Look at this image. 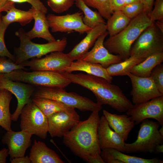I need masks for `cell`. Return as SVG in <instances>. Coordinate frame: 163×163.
I'll return each mask as SVG.
<instances>
[{
	"label": "cell",
	"instance_id": "4fadbf2b",
	"mask_svg": "<svg viewBox=\"0 0 163 163\" xmlns=\"http://www.w3.org/2000/svg\"><path fill=\"white\" fill-rule=\"evenodd\" d=\"M35 86L28 84L13 81L5 77L0 80V90L5 89L14 95L18 102L15 111L11 115L12 121H17L24 107L31 101Z\"/></svg>",
	"mask_w": 163,
	"mask_h": 163
},
{
	"label": "cell",
	"instance_id": "5b68a950",
	"mask_svg": "<svg viewBox=\"0 0 163 163\" xmlns=\"http://www.w3.org/2000/svg\"><path fill=\"white\" fill-rule=\"evenodd\" d=\"M4 75L12 81L37 87L64 88L71 83L62 73L50 71L27 72L19 69Z\"/></svg>",
	"mask_w": 163,
	"mask_h": 163
},
{
	"label": "cell",
	"instance_id": "484cf974",
	"mask_svg": "<svg viewBox=\"0 0 163 163\" xmlns=\"http://www.w3.org/2000/svg\"><path fill=\"white\" fill-rule=\"evenodd\" d=\"M163 62V52L152 55L136 65L130 72L136 76L147 77L150 76L152 70Z\"/></svg>",
	"mask_w": 163,
	"mask_h": 163
},
{
	"label": "cell",
	"instance_id": "7dc6e473",
	"mask_svg": "<svg viewBox=\"0 0 163 163\" xmlns=\"http://www.w3.org/2000/svg\"><path fill=\"white\" fill-rule=\"evenodd\" d=\"M163 126H162V127L160 129H159V132L160 133L162 136H163Z\"/></svg>",
	"mask_w": 163,
	"mask_h": 163
},
{
	"label": "cell",
	"instance_id": "30bf717a",
	"mask_svg": "<svg viewBox=\"0 0 163 163\" xmlns=\"http://www.w3.org/2000/svg\"><path fill=\"white\" fill-rule=\"evenodd\" d=\"M74 61L68 53L54 52L40 58H33L21 64L32 71H47L62 73Z\"/></svg>",
	"mask_w": 163,
	"mask_h": 163
},
{
	"label": "cell",
	"instance_id": "1f68e13d",
	"mask_svg": "<svg viewBox=\"0 0 163 163\" xmlns=\"http://www.w3.org/2000/svg\"><path fill=\"white\" fill-rule=\"evenodd\" d=\"M89 7L96 9L105 19L107 20L113 14L110 0H82Z\"/></svg>",
	"mask_w": 163,
	"mask_h": 163
},
{
	"label": "cell",
	"instance_id": "5bb4252c",
	"mask_svg": "<svg viewBox=\"0 0 163 163\" xmlns=\"http://www.w3.org/2000/svg\"><path fill=\"white\" fill-rule=\"evenodd\" d=\"M127 76L131 83L132 89L130 95L133 104L144 102L163 95L157 88L151 77H140L130 72Z\"/></svg>",
	"mask_w": 163,
	"mask_h": 163
},
{
	"label": "cell",
	"instance_id": "ac0fdd59",
	"mask_svg": "<svg viewBox=\"0 0 163 163\" xmlns=\"http://www.w3.org/2000/svg\"><path fill=\"white\" fill-rule=\"evenodd\" d=\"M97 134L101 150L113 149L125 152V141L111 128L104 115L100 118Z\"/></svg>",
	"mask_w": 163,
	"mask_h": 163
},
{
	"label": "cell",
	"instance_id": "d4e9b609",
	"mask_svg": "<svg viewBox=\"0 0 163 163\" xmlns=\"http://www.w3.org/2000/svg\"><path fill=\"white\" fill-rule=\"evenodd\" d=\"M32 101L48 118L51 115L60 112H72L75 109L55 100L33 97Z\"/></svg>",
	"mask_w": 163,
	"mask_h": 163
},
{
	"label": "cell",
	"instance_id": "7a4b0ae2",
	"mask_svg": "<svg viewBox=\"0 0 163 163\" xmlns=\"http://www.w3.org/2000/svg\"><path fill=\"white\" fill-rule=\"evenodd\" d=\"M62 73L71 83L91 91L100 105H108L120 112H126L133 105L119 86L111 84L104 78L87 74L66 72Z\"/></svg>",
	"mask_w": 163,
	"mask_h": 163
},
{
	"label": "cell",
	"instance_id": "44dd1931",
	"mask_svg": "<svg viewBox=\"0 0 163 163\" xmlns=\"http://www.w3.org/2000/svg\"><path fill=\"white\" fill-rule=\"evenodd\" d=\"M31 163H63L53 150L43 142L34 140L29 156Z\"/></svg>",
	"mask_w": 163,
	"mask_h": 163
},
{
	"label": "cell",
	"instance_id": "9c48e42d",
	"mask_svg": "<svg viewBox=\"0 0 163 163\" xmlns=\"http://www.w3.org/2000/svg\"><path fill=\"white\" fill-rule=\"evenodd\" d=\"M20 116L21 130L42 139L47 137V118L32 100L24 107Z\"/></svg>",
	"mask_w": 163,
	"mask_h": 163
},
{
	"label": "cell",
	"instance_id": "c3c4849f",
	"mask_svg": "<svg viewBox=\"0 0 163 163\" xmlns=\"http://www.w3.org/2000/svg\"><path fill=\"white\" fill-rule=\"evenodd\" d=\"M3 75H4V74L0 73V80L2 77L3 76Z\"/></svg>",
	"mask_w": 163,
	"mask_h": 163
},
{
	"label": "cell",
	"instance_id": "74e56055",
	"mask_svg": "<svg viewBox=\"0 0 163 163\" xmlns=\"http://www.w3.org/2000/svg\"><path fill=\"white\" fill-rule=\"evenodd\" d=\"M149 17L151 21H163V0H155Z\"/></svg>",
	"mask_w": 163,
	"mask_h": 163
},
{
	"label": "cell",
	"instance_id": "cb8c5ba5",
	"mask_svg": "<svg viewBox=\"0 0 163 163\" xmlns=\"http://www.w3.org/2000/svg\"><path fill=\"white\" fill-rule=\"evenodd\" d=\"M34 11L35 9L32 7L27 11L20 10L16 8L14 5L6 11L5 15L1 16V18L3 22L8 26L15 22L24 26L34 19Z\"/></svg>",
	"mask_w": 163,
	"mask_h": 163
},
{
	"label": "cell",
	"instance_id": "52a82bcc",
	"mask_svg": "<svg viewBox=\"0 0 163 163\" xmlns=\"http://www.w3.org/2000/svg\"><path fill=\"white\" fill-rule=\"evenodd\" d=\"M136 140L131 143H125V152L152 153L156 146L162 144L163 136L159 133L161 126L156 121L146 119L143 120Z\"/></svg>",
	"mask_w": 163,
	"mask_h": 163
},
{
	"label": "cell",
	"instance_id": "ee69618b",
	"mask_svg": "<svg viewBox=\"0 0 163 163\" xmlns=\"http://www.w3.org/2000/svg\"><path fill=\"white\" fill-rule=\"evenodd\" d=\"M154 22L158 28L163 33V21H156Z\"/></svg>",
	"mask_w": 163,
	"mask_h": 163
},
{
	"label": "cell",
	"instance_id": "8d00e7d4",
	"mask_svg": "<svg viewBox=\"0 0 163 163\" xmlns=\"http://www.w3.org/2000/svg\"><path fill=\"white\" fill-rule=\"evenodd\" d=\"M150 76L160 92L163 94V64L161 63L157 66L152 71Z\"/></svg>",
	"mask_w": 163,
	"mask_h": 163
},
{
	"label": "cell",
	"instance_id": "83f0119b",
	"mask_svg": "<svg viewBox=\"0 0 163 163\" xmlns=\"http://www.w3.org/2000/svg\"><path fill=\"white\" fill-rule=\"evenodd\" d=\"M131 19L121 10L113 12L106 23L107 31L109 37L115 35L124 29Z\"/></svg>",
	"mask_w": 163,
	"mask_h": 163
},
{
	"label": "cell",
	"instance_id": "ffe728a7",
	"mask_svg": "<svg viewBox=\"0 0 163 163\" xmlns=\"http://www.w3.org/2000/svg\"><path fill=\"white\" fill-rule=\"evenodd\" d=\"M103 113L111 128L126 141L135 125V122L127 114L112 113L105 110Z\"/></svg>",
	"mask_w": 163,
	"mask_h": 163
},
{
	"label": "cell",
	"instance_id": "d6986e66",
	"mask_svg": "<svg viewBox=\"0 0 163 163\" xmlns=\"http://www.w3.org/2000/svg\"><path fill=\"white\" fill-rule=\"evenodd\" d=\"M106 24H101L91 28L85 37L68 53L73 61L79 59L87 53L98 38L107 31Z\"/></svg>",
	"mask_w": 163,
	"mask_h": 163
},
{
	"label": "cell",
	"instance_id": "3957f363",
	"mask_svg": "<svg viewBox=\"0 0 163 163\" xmlns=\"http://www.w3.org/2000/svg\"><path fill=\"white\" fill-rule=\"evenodd\" d=\"M154 23L144 11L131 19L120 32L104 40V45L110 53L119 56L124 60L130 56L131 48L140 34Z\"/></svg>",
	"mask_w": 163,
	"mask_h": 163
},
{
	"label": "cell",
	"instance_id": "8fae6325",
	"mask_svg": "<svg viewBox=\"0 0 163 163\" xmlns=\"http://www.w3.org/2000/svg\"><path fill=\"white\" fill-rule=\"evenodd\" d=\"M126 114L135 125L149 118L155 120L161 126H163V95L148 101L133 104L126 111Z\"/></svg>",
	"mask_w": 163,
	"mask_h": 163
},
{
	"label": "cell",
	"instance_id": "2e32d148",
	"mask_svg": "<svg viewBox=\"0 0 163 163\" xmlns=\"http://www.w3.org/2000/svg\"><path fill=\"white\" fill-rule=\"evenodd\" d=\"M108 35L107 31L100 36L96 40L91 50L79 59L98 64L105 68L111 65L123 61L119 56L110 53L104 46V43Z\"/></svg>",
	"mask_w": 163,
	"mask_h": 163
},
{
	"label": "cell",
	"instance_id": "bcb514c9",
	"mask_svg": "<svg viewBox=\"0 0 163 163\" xmlns=\"http://www.w3.org/2000/svg\"><path fill=\"white\" fill-rule=\"evenodd\" d=\"M126 5H127L140 0H124Z\"/></svg>",
	"mask_w": 163,
	"mask_h": 163
},
{
	"label": "cell",
	"instance_id": "7c38bea8",
	"mask_svg": "<svg viewBox=\"0 0 163 163\" xmlns=\"http://www.w3.org/2000/svg\"><path fill=\"white\" fill-rule=\"evenodd\" d=\"M83 16L82 12H78L62 15L49 14L46 18L52 32H76L82 34L87 33L91 29L84 23Z\"/></svg>",
	"mask_w": 163,
	"mask_h": 163
},
{
	"label": "cell",
	"instance_id": "6da1fadb",
	"mask_svg": "<svg viewBox=\"0 0 163 163\" xmlns=\"http://www.w3.org/2000/svg\"><path fill=\"white\" fill-rule=\"evenodd\" d=\"M99 111L92 113L80 121L63 137V142L76 155L89 163H104L101 156L97 134Z\"/></svg>",
	"mask_w": 163,
	"mask_h": 163
},
{
	"label": "cell",
	"instance_id": "9a60e30c",
	"mask_svg": "<svg viewBox=\"0 0 163 163\" xmlns=\"http://www.w3.org/2000/svg\"><path fill=\"white\" fill-rule=\"evenodd\" d=\"M47 119L48 133L52 137H63L80 121V116L75 110L57 112Z\"/></svg>",
	"mask_w": 163,
	"mask_h": 163
},
{
	"label": "cell",
	"instance_id": "277c9868",
	"mask_svg": "<svg viewBox=\"0 0 163 163\" xmlns=\"http://www.w3.org/2000/svg\"><path fill=\"white\" fill-rule=\"evenodd\" d=\"M15 34L19 39L20 45L14 49L15 63L18 65L36 58H40L49 53L54 52H62L67 44L66 37L60 40L44 44L37 43L31 41L22 28L16 32Z\"/></svg>",
	"mask_w": 163,
	"mask_h": 163
},
{
	"label": "cell",
	"instance_id": "f1b7e54d",
	"mask_svg": "<svg viewBox=\"0 0 163 163\" xmlns=\"http://www.w3.org/2000/svg\"><path fill=\"white\" fill-rule=\"evenodd\" d=\"M145 59L134 56H130L121 62L111 65L106 69L111 76L127 75L133 67Z\"/></svg>",
	"mask_w": 163,
	"mask_h": 163
},
{
	"label": "cell",
	"instance_id": "8992f818",
	"mask_svg": "<svg viewBox=\"0 0 163 163\" xmlns=\"http://www.w3.org/2000/svg\"><path fill=\"white\" fill-rule=\"evenodd\" d=\"M64 88L37 87L32 96L53 100L67 106L82 111H97L102 106L89 99L72 92H67Z\"/></svg>",
	"mask_w": 163,
	"mask_h": 163
},
{
	"label": "cell",
	"instance_id": "ab89813d",
	"mask_svg": "<svg viewBox=\"0 0 163 163\" xmlns=\"http://www.w3.org/2000/svg\"><path fill=\"white\" fill-rule=\"evenodd\" d=\"M144 6V12L149 16L153 7L155 0H141Z\"/></svg>",
	"mask_w": 163,
	"mask_h": 163
},
{
	"label": "cell",
	"instance_id": "7bdbcfd3",
	"mask_svg": "<svg viewBox=\"0 0 163 163\" xmlns=\"http://www.w3.org/2000/svg\"><path fill=\"white\" fill-rule=\"evenodd\" d=\"M9 155L8 149L4 148L0 151V163H5L6 158Z\"/></svg>",
	"mask_w": 163,
	"mask_h": 163
},
{
	"label": "cell",
	"instance_id": "f6af8a7d",
	"mask_svg": "<svg viewBox=\"0 0 163 163\" xmlns=\"http://www.w3.org/2000/svg\"><path fill=\"white\" fill-rule=\"evenodd\" d=\"M157 153H163V145L162 144L157 145L155 148V152Z\"/></svg>",
	"mask_w": 163,
	"mask_h": 163
},
{
	"label": "cell",
	"instance_id": "7402d4cb",
	"mask_svg": "<svg viewBox=\"0 0 163 163\" xmlns=\"http://www.w3.org/2000/svg\"><path fill=\"white\" fill-rule=\"evenodd\" d=\"M46 14L35 9L34 26L30 30L26 32L27 36L30 40L36 38H41L48 42L56 40L49 31L50 27Z\"/></svg>",
	"mask_w": 163,
	"mask_h": 163
},
{
	"label": "cell",
	"instance_id": "4dcf8cb0",
	"mask_svg": "<svg viewBox=\"0 0 163 163\" xmlns=\"http://www.w3.org/2000/svg\"><path fill=\"white\" fill-rule=\"evenodd\" d=\"M104 149L113 158L120 161L121 163H163V161L157 158L146 159L126 155L113 149Z\"/></svg>",
	"mask_w": 163,
	"mask_h": 163
},
{
	"label": "cell",
	"instance_id": "836d02e7",
	"mask_svg": "<svg viewBox=\"0 0 163 163\" xmlns=\"http://www.w3.org/2000/svg\"><path fill=\"white\" fill-rule=\"evenodd\" d=\"M121 11L131 20L144 11V6L140 0L126 5Z\"/></svg>",
	"mask_w": 163,
	"mask_h": 163
},
{
	"label": "cell",
	"instance_id": "4316f807",
	"mask_svg": "<svg viewBox=\"0 0 163 163\" xmlns=\"http://www.w3.org/2000/svg\"><path fill=\"white\" fill-rule=\"evenodd\" d=\"M12 94L5 89L0 90V126L6 131L11 130L10 104Z\"/></svg>",
	"mask_w": 163,
	"mask_h": 163
},
{
	"label": "cell",
	"instance_id": "603a6c76",
	"mask_svg": "<svg viewBox=\"0 0 163 163\" xmlns=\"http://www.w3.org/2000/svg\"><path fill=\"white\" fill-rule=\"evenodd\" d=\"M75 71L84 72L87 74L103 78L110 83L113 80L112 76L109 75L106 68L98 64L78 59L73 61L64 72H72Z\"/></svg>",
	"mask_w": 163,
	"mask_h": 163
},
{
	"label": "cell",
	"instance_id": "f35d334b",
	"mask_svg": "<svg viewBox=\"0 0 163 163\" xmlns=\"http://www.w3.org/2000/svg\"><path fill=\"white\" fill-rule=\"evenodd\" d=\"M15 3L27 2L30 4L32 7L35 10L46 14L47 12V9L40 0H8Z\"/></svg>",
	"mask_w": 163,
	"mask_h": 163
},
{
	"label": "cell",
	"instance_id": "d6a6232c",
	"mask_svg": "<svg viewBox=\"0 0 163 163\" xmlns=\"http://www.w3.org/2000/svg\"><path fill=\"white\" fill-rule=\"evenodd\" d=\"M75 0H47V5L52 10L57 13L68 11L75 4Z\"/></svg>",
	"mask_w": 163,
	"mask_h": 163
},
{
	"label": "cell",
	"instance_id": "60d3db41",
	"mask_svg": "<svg viewBox=\"0 0 163 163\" xmlns=\"http://www.w3.org/2000/svg\"><path fill=\"white\" fill-rule=\"evenodd\" d=\"M14 5V3L8 0H0V14L2 12H6Z\"/></svg>",
	"mask_w": 163,
	"mask_h": 163
},
{
	"label": "cell",
	"instance_id": "f546056e",
	"mask_svg": "<svg viewBox=\"0 0 163 163\" xmlns=\"http://www.w3.org/2000/svg\"><path fill=\"white\" fill-rule=\"evenodd\" d=\"M75 4L83 13V22L88 27L91 28L98 25L106 24L104 19L99 13L92 10L82 0H75Z\"/></svg>",
	"mask_w": 163,
	"mask_h": 163
},
{
	"label": "cell",
	"instance_id": "ba28073f",
	"mask_svg": "<svg viewBox=\"0 0 163 163\" xmlns=\"http://www.w3.org/2000/svg\"><path fill=\"white\" fill-rule=\"evenodd\" d=\"M163 52V33L154 22L145 29L132 45L130 56L143 58Z\"/></svg>",
	"mask_w": 163,
	"mask_h": 163
},
{
	"label": "cell",
	"instance_id": "b9f144b4",
	"mask_svg": "<svg viewBox=\"0 0 163 163\" xmlns=\"http://www.w3.org/2000/svg\"><path fill=\"white\" fill-rule=\"evenodd\" d=\"M11 163H31V161L28 156L19 157L10 159Z\"/></svg>",
	"mask_w": 163,
	"mask_h": 163
},
{
	"label": "cell",
	"instance_id": "d590c367",
	"mask_svg": "<svg viewBox=\"0 0 163 163\" xmlns=\"http://www.w3.org/2000/svg\"><path fill=\"white\" fill-rule=\"evenodd\" d=\"M6 57H0V73L6 74L17 70L27 69L22 64H17L13 60Z\"/></svg>",
	"mask_w": 163,
	"mask_h": 163
},
{
	"label": "cell",
	"instance_id": "e575fe53",
	"mask_svg": "<svg viewBox=\"0 0 163 163\" xmlns=\"http://www.w3.org/2000/svg\"><path fill=\"white\" fill-rule=\"evenodd\" d=\"M8 26L2 22L1 15L0 14V57L8 58L15 62L14 55L10 53L7 49L5 42L4 36L5 31Z\"/></svg>",
	"mask_w": 163,
	"mask_h": 163
},
{
	"label": "cell",
	"instance_id": "e0dca14e",
	"mask_svg": "<svg viewBox=\"0 0 163 163\" xmlns=\"http://www.w3.org/2000/svg\"><path fill=\"white\" fill-rule=\"evenodd\" d=\"M33 135L23 130L7 131L2 137V143L7 145L10 159L25 156L27 149L31 145Z\"/></svg>",
	"mask_w": 163,
	"mask_h": 163
}]
</instances>
